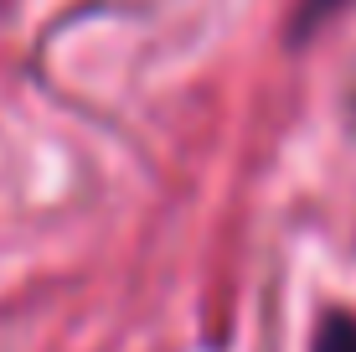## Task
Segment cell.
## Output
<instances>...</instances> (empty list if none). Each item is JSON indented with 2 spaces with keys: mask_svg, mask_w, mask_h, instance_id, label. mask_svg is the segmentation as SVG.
I'll return each instance as SVG.
<instances>
[{
  "mask_svg": "<svg viewBox=\"0 0 356 352\" xmlns=\"http://www.w3.org/2000/svg\"><path fill=\"white\" fill-rule=\"evenodd\" d=\"M315 352H356V316H325L315 332Z\"/></svg>",
  "mask_w": 356,
  "mask_h": 352,
  "instance_id": "obj_1",
  "label": "cell"
},
{
  "mask_svg": "<svg viewBox=\"0 0 356 352\" xmlns=\"http://www.w3.org/2000/svg\"><path fill=\"white\" fill-rule=\"evenodd\" d=\"M336 0H305V21H321V10H330Z\"/></svg>",
  "mask_w": 356,
  "mask_h": 352,
  "instance_id": "obj_2",
  "label": "cell"
}]
</instances>
